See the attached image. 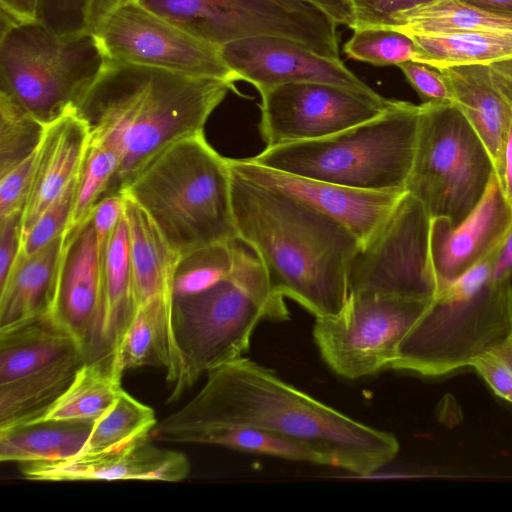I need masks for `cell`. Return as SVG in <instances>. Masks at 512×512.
<instances>
[{"label":"cell","instance_id":"cell-1","mask_svg":"<svg viewBox=\"0 0 512 512\" xmlns=\"http://www.w3.org/2000/svg\"><path fill=\"white\" fill-rule=\"evenodd\" d=\"M200 391L151 432L155 439L190 443L204 431L250 427L304 443L329 462L367 476L394 460L399 444L391 433L363 424L241 357L207 374Z\"/></svg>","mask_w":512,"mask_h":512},{"label":"cell","instance_id":"cell-2","mask_svg":"<svg viewBox=\"0 0 512 512\" xmlns=\"http://www.w3.org/2000/svg\"><path fill=\"white\" fill-rule=\"evenodd\" d=\"M234 82L106 59L74 106L89 143L113 150L119 167L103 197L122 194L132 179L175 142L203 133Z\"/></svg>","mask_w":512,"mask_h":512},{"label":"cell","instance_id":"cell-3","mask_svg":"<svg viewBox=\"0 0 512 512\" xmlns=\"http://www.w3.org/2000/svg\"><path fill=\"white\" fill-rule=\"evenodd\" d=\"M229 170L237 238L258 255L274 292L315 318L338 314L358 239L296 198Z\"/></svg>","mask_w":512,"mask_h":512},{"label":"cell","instance_id":"cell-4","mask_svg":"<svg viewBox=\"0 0 512 512\" xmlns=\"http://www.w3.org/2000/svg\"><path fill=\"white\" fill-rule=\"evenodd\" d=\"M122 194L149 214L181 257L237 238L227 158L210 146L204 133L167 147Z\"/></svg>","mask_w":512,"mask_h":512},{"label":"cell","instance_id":"cell-5","mask_svg":"<svg viewBox=\"0 0 512 512\" xmlns=\"http://www.w3.org/2000/svg\"><path fill=\"white\" fill-rule=\"evenodd\" d=\"M421 105L391 100L379 116L337 134L265 148L249 159L310 179L369 191L406 190Z\"/></svg>","mask_w":512,"mask_h":512},{"label":"cell","instance_id":"cell-6","mask_svg":"<svg viewBox=\"0 0 512 512\" xmlns=\"http://www.w3.org/2000/svg\"><path fill=\"white\" fill-rule=\"evenodd\" d=\"M105 61L90 33L59 35L38 21L2 18L1 89L44 125L76 105Z\"/></svg>","mask_w":512,"mask_h":512},{"label":"cell","instance_id":"cell-7","mask_svg":"<svg viewBox=\"0 0 512 512\" xmlns=\"http://www.w3.org/2000/svg\"><path fill=\"white\" fill-rule=\"evenodd\" d=\"M493 173L485 146L458 109L421 104L406 190L431 219L458 224L477 204Z\"/></svg>","mask_w":512,"mask_h":512},{"label":"cell","instance_id":"cell-8","mask_svg":"<svg viewBox=\"0 0 512 512\" xmlns=\"http://www.w3.org/2000/svg\"><path fill=\"white\" fill-rule=\"evenodd\" d=\"M288 318L283 297L261 294L230 277L202 293L173 298L172 327L183 369L181 395L201 375L243 357L262 320Z\"/></svg>","mask_w":512,"mask_h":512},{"label":"cell","instance_id":"cell-9","mask_svg":"<svg viewBox=\"0 0 512 512\" xmlns=\"http://www.w3.org/2000/svg\"><path fill=\"white\" fill-rule=\"evenodd\" d=\"M188 34L221 46L251 37L288 38L340 59L337 22L311 0H138Z\"/></svg>","mask_w":512,"mask_h":512},{"label":"cell","instance_id":"cell-10","mask_svg":"<svg viewBox=\"0 0 512 512\" xmlns=\"http://www.w3.org/2000/svg\"><path fill=\"white\" fill-rule=\"evenodd\" d=\"M433 305L376 292L349 293L336 315L316 318L313 338L339 376L358 379L391 368L404 337Z\"/></svg>","mask_w":512,"mask_h":512},{"label":"cell","instance_id":"cell-11","mask_svg":"<svg viewBox=\"0 0 512 512\" xmlns=\"http://www.w3.org/2000/svg\"><path fill=\"white\" fill-rule=\"evenodd\" d=\"M90 34L106 59L238 81L218 47L188 34L138 0H103L94 13Z\"/></svg>","mask_w":512,"mask_h":512},{"label":"cell","instance_id":"cell-12","mask_svg":"<svg viewBox=\"0 0 512 512\" xmlns=\"http://www.w3.org/2000/svg\"><path fill=\"white\" fill-rule=\"evenodd\" d=\"M437 286L431 218L407 191L375 236L355 253L348 272L349 293L434 300Z\"/></svg>","mask_w":512,"mask_h":512},{"label":"cell","instance_id":"cell-13","mask_svg":"<svg viewBox=\"0 0 512 512\" xmlns=\"http://www.w3.org/2000/svg\"><path fill=\"white\" fill-rule=\"evenodd\" d=\"M259 130L265 148L325 138L382 114L378 93L319 82H295L260 93Z\"/></svg>","mask_w":512,"mask_h":512},{"label":"cell","instance_id":"cell-14","mask_svg":"<svg viewBox=\"0 0 512 512\" xmlns=\"http://www.w3.org/2000/svg\"><path fill=\"white\" fill-rule=\"evenodd\" d=\"M104 262L92 217L64 232L47 317L76 342L88 360L106 354L101 344Z\"/></svg>","mask_w":512,"mask_h":512},{"label":"cell","instance_id":"cell-15","mask_svg":"<svg viewBox=\"0 0 512 512\" xmlns=\"http://www.w3.org/2000/svg\"><path fill=\"white\" fill-rule=\"evenodd\" d=\"M231 170L305 203L349 230L365 245L387 221L407 190L369 191L271 169L249 158H227Z\"/></svg>","mask_w":512,"mask_h":512},{"label":"cell","instance_id":"cell-16","mask_svg":"<svg viewBox=\"0 0 512 512\" xmlns=\"http://www.w3.org/2000/svg\"><path fill=\"white\" fill-rule=\"evenodd\" d=\"M238 81L252 84L259 93L295 82H319L364 92H374L343 62L317 54L297 41L277 36H257L219 48Z\"/></svg>","mask_w":512,"mask_h":512},{"label":"cell","instance_id":"cell-17","mask_svg":"<svg viewBox=\"0 0 512 512\" xmlns=\"http://www.w3.org/2000/svg\"><path fill=\"white\" fill-rule=\"evenodd\" d=\"M20 472L28 480L42 482H179L188 476L190 463L183 453L154 445L148 435L98 454H79L58 461L23 463L20 464Z\"/></svg>","mask_w":512,"mask_h":512},{"label":"cell","instance_id":"cell-18","mask_svg":"<svg viewBox=\"0 0 512 512\" xmlns=\"http://www.w3.org/2000/svg\"><path fill=\"white\" fill-rule=\"evenodd\" d=\"M511 231L512 210L494 172L477 204L458 224L431 219V257L437 283L455 278L503 246Z\"/></svg>","mask_w":512,"mask_h":512},{"label":"cell","instance_id":"cell-19","mask_svg":"<svg viewBox=\"0 0 512 512\" xmlns=\"http://www.w3.org/2000/svg\"><path fill=\"white\" fill-rule=\"evenodd\" d=\"M88 145V129L74 107L45 126L22 213V238L78 174Z\"/></svg>","mask_w":512,"mask_h":512},{"label":"cell","instance_id":"cell-20","mask_svg":"<svg viewBox=\"0 0 512 512\" xmlns=\"http://www.w3.org/2000/svg\"><path fill=\"white\" fill-rule=\"evenodd\" d=\"M439 70L451 93L453 106L485 146L500 182L512 123V106L495 87L489 65H462Z\"/></svg>","mask_w":512,"mask_h":512},{"label":"cell","instance_id":"cell-21","mask_svg":"<svg viewBox=\"0 0 512 512\" xmlns=\"http://www.w3.org/2000/svg\"><path fill=\"white\" fill-rule=\"evenodd\" d=\"M64 233L27 258H18L0 286V333L47 316Z\"/></svg>","mask_w":512,"mask_h":512},{"label":"cell","instance_id":"cell-22","mask_svg":"<svg viewBox=\"0 0 512 512\" xmlns=\"http://www.w3.org/2000/svg\"><path fill=\"white\" fill-rule=\"evenodd\" d=\"M125 195L136 309L156 298L173 299V280L181 259L149 214Z\"/></svg>","mask_w":512,"mask_h":512},{"label":"cell","instance_id":"cell-23","mask_svg":"<svg viewBox=\"0 0 512 512\" xmlns=\"http://www.w3.org/2000/svg\"><path fill=\"white\" fill-rule=\"evenodd\" d=\"M88 360L82 352L19 379L0 384V430L40 419Z\"/></svg>","mask_w":512,"mask_h":512},{"label":"cell","instance_id":"cell-24","mask_svg":"<svg viewBox=\"0 0 512 512\" xmlns=\"http://www.w3.org/2000/svg\"><path fill=\"white\" fill-rule=\"evenodd\" d=\"M94 420H41L0 430V460L18 464L78 455Z\"/></svg>","mask_w":512,"mask_h":512},{"label":"cell","instance_id":"cell-25","mask_svg":"<svg viewBox=\"0 0 512 512\" xmlns=\"http://www.w3.org/2000/svg\"><path fill=\"white\" fill-rule=\"evenodd\" d=\"M75 352L82 351L47 316L0 333V384L39 371Z\"/></svg>","mask_w":512,"mask_h":512},{"label":"cell","instance_id":"cell-26","mask_svg":"<svg viewBox=\"0 0 512 512\" xmlns=\"http://www.w3.org/2000/svg\"><path fill=\"white\" fill-rule=\"evenodd\" d=\"M135 313L133 272L125 215L110 239L104 262L101 344L104 353L118 345Z\"/></svg>","mask_w":512,"mask_h":512},{"label":"cell","instance_id":"cell-27","mask_svg":"<svg viewBox=\"0 0 512 512\" xmlns=\"http://www.w3.org/2000/svg\"><path fill=\"white\" fill-rule=\"evenodd\" d=\"M113 369L112 353L86 360L73 381L54 404L36 420H96L123 390Z\"/></svg>","mask_w":512,"mask_h":512},{"label":"cell","instance_id":"cell-28","mask_svg":"<svg viewBox=\"0 0 512 512\" xmlns=\"http://www.w3.org/2000/svg\"><path fill=\"white\" fill-rule=\"evenodd\" d=\"M411 37L417 50L413 61L437 69L489 65L512 57V32L466 31Z\"/></svg>","mask_w":512,"mask_h":512},{"label":"cell","instance_id":"cell-29","mask_svg":"<svg viewBox=\"0 0 512 512\" xmlns=\"http://www.w3.org/2000/svg\"><path fill=\"white\" fill-rule=\"evenodd\" d=\"M391 28L409 36L466 31L512 32V16L487 12L460 0H437L398 13Z\"/></svg>","mask_w":512,"mask_h":512},{"label":"cell","instance_id":"cell-30","mask_svg":"<svg viewBox=\"0 0 512 512\" xmlns=\"http://www.w3.org/2000/svg\"><path fill=\"white\" fill-rule=\"evenodd\" d=\"M157 422L151 407L122 390L114 404L94 421L93 428L79 454L106 452L148 436Z\"/></svg>","mask_w":512,"mask_h":512},{"label":"cell","instance_id":"cell-31","mask_svg":"<svg viewBox=\"0 0 512 512\" xmlns=\"http://www.w3.org/2000/svg\"><path fill=\"white\" fill-rule=\"evenodd\" d=\"M190 444L217 445L282 459L329 465L312 447L289 437L250 427H225L201 432Z\"/></svg>","mask_w":512,"mask_h":512},{"label":"cell","instance_id":"cell-32","mask_svg":"<svg viewBox=\"0 0 512 512\" xmlns=\"http://www.w3.org/2000/svg\"><path fill=\"white\" fill-rule=\"evenodd\" d=\"M119 167L117 154L104 145L90 144L85 153L76 185L70 219L64 232L87 222L103 198Z\"/></svg>","mask_w":512,"mask_h":512},{"label":"cell","instance_id":"cell-33","mask_svg":"<svg viewBox=\"0 0 512 512\" xmlns=\"http://www.w3.org/2000/svg\"><path fill=\"white\" fill-rule=\"evenodd\" d=\"M45 126L12 95L0 89V174L36 150Z\"/></svg>","mask_w":512,"mask_h":512},{"label":"cell","instance_id":"cell-34","mask_svg":"<svg viewBox=\"0 0 512 512\" xmlns=\"http://www.w3.org/2000/svg\"><path fill=\"white\" fill-rule=\"evenodd\" d=\"M230 242L207 245L182 256L174 275L173 298L202 293L228 279L232 270Z\"/></svg>","mask_w":512,"mask_h":512},{"label":"cell","instance_id":"cell-35","mask_svg":"<svg viewBox=\"0 0 512 512\" xmlns=\"http://www.w3.org/2000/svg\"><path fill=\"white\" fill-rule=\"evenodd\" d=\"M344 52L349 58L376 66H398L413 61L417 50L409 35L392 28L364 27L354 29Z\"/></svg>","mask_w":512,"mask_h":512},{"label":"cell","instance_id":"cell-36","mask_svg":"<svg viewBox=\"0 0 512 512\" xmlns=\"http://www.w3.org/2000/svg\"><path fill=\"white\" fill-rule=\"evenodd\" d=\"M78 175L79 172L23 236L18 258L33 255L64 233L70 219Z\"/></svg>","mask_w":512,"mask_h":512},{"label":"cell","instance_id":"cell-37","mask_svg":"<svg viewBox=\"0 0 512 512\" xmlns=\"http://www.w3.org/2000/svg\"><path fill=\"white\" fill-rule=\"evenodd\" d=\"M502 247L493 250L455 278L439 283L433 306L455 309L472 302L488 286Z\"/></svg>","mask_w":512,"mask_h":512},{"label":"cell","instance_id":"cell-38","mask_svg":"<svg viewBox=\"0 0 512 512\" xmlns=\"http://www.w3.org/2000/svg\"><path fill=\"white\" fill-rule=\"evenodd\" d=\"M103 0H39L37 21L59 35L90 33Z\"/></svg>","mask_w":512,"mask_h":512},{"label":"cell","instance_id":"cell-39","mask_svg":"<svg viewBox=\"0 0 512 512\" xmlns=\"http://www.w3.org/2000/svg\"><path fill=\"white\" fill-rule=\"evenodd\" d=\"M35 157L36 150L23 161L0 174V219L23 212L30 192Z\"/></svg>","mask_w":512,"mask_h":512},{"label":"cell","instance_id":"cell-40","mask_svg":"<svg viewBox=\"0 0 512 512\" xmlns=\"http://www.w3.org/2000/svg\"><path fill=\"white\" fill-rule=\"evenodd\" d=\"M437 0H350L354 15L352 29L393 26L395 16Z\"/></svg>","mask_w":512,"mask_h":512},{"label":"cell","instance_id":"cell-41","mask_svg":"<svg viewBox=\"0 0 512 512\" xmlns=\"http://www.w3.org/2000/svg\"><path fill=\"white\" fill-rule=\"evenodd\" d=\"M398 67L423 103L453 105L451 93L439 69L412 60L403 62Z\"/></svg>","mask_w":512,"mask_h":512},{"label":"cell","instance_id":"cell-42","mask_svg":"<svg viewBox=\"0 0 512 512\" xmlns=\"http://www.w3.org/2000/svg\"><path fill=\"white\" fill-rule=\"evenodd\" d=\"M472 366L501 398L512 403L511 356L498 350H488L472 359Z\"/></svg>","mask_w":512,"mask_h":512},{"label":"cell","instance_id":"cell-43","mask_svg":"<svg viewBox=\"0 0 512 512\" xmlns=\"http://www.w3.org/2000/svg\"><path fill=\"white\" fill-rule=\"evenodd\" d=\"M125 212V195L103 197L92 214L100 254L105 260L112 234Z\"/></svg>","mask_w":512,"mask_h":512},{"label":"cell","instance_id":"cell-44","mask_svg":"<svg viewBox=\"0 0 512 512\" xmlns=\"http://www.w3.org/2000/svg\"><path fill=\"white\" fill-rule=\"evenodd\" d=\"M22 213L0 219V286L6 281L20 254Z\"/></svg>","mask_w":512,"mask_h":512},{"label":"cell","instance_id":"cell-45","mask_svg":"<svg viewBox=\"0 0 512 512\" xmlns=\"http://www.w3.org/2000/svg\"><path fill=\"white\" fill-rule=\"evenodd\" d=\"M2 18L11 22L37 21L39 0H0Z\"/></svg>","mask_w":512,"mask_h":512},{"label":"cell","instance_id":"cell-46","mask_svg":"<svg viewBox=\"0 0 512 512\" xmlns=\"http://www.w3.org/2000/svg\"><path fill=\"white\" fill-rule=\"evenodd\" d=\"M512 277V231L506 238L494 264L488 286L497 288Z\"/></svg>","mask_w":512,"mask_h":512},{"label":"cell","instance_id":"cell-47","mask_svg":"<svg viewBox=\"0 0 512 512\" xmlns=\"http://www.w3.org/2000/svg\"><path fill=\"white\" fill-rule=\"evenodd\" d=\"M492 81L512 106V57L489 64Z\"/></svg>","mask_w":512,"mask_h":512},{"label":"cell","instance_id":"cell-48","mask_svg":"<svg viewBox=\"0 0 512 512\" xmlns=\"http://www.w3.org/2000/svg\"><path fill=\"white\" fill-rule=\"evenodd\" d=\"M328 12L337 24L347 25L352 29L354 15L350 0H311Z\"/></svg>","mask_w":512,"mask_h":512},{"label":"cell","instance_id":"cell-49","mask_svg":"<svg viewBox=\"0 0 512 512\" xmlns=\"http://www.w3.org/2000/svg\"><path fill=\"white\" fill-rule=\"evenodd\" d=\"M500 184L504 197L512 210V123L505 146L503 175Z\"/></svg>","mask_w":512,"mask_h":512},{"label":"cell","instance_id":"cell-50","mask_svg":"<svg viewBox=\"0 0 512 512\" xmlns=\"http://www.w3.org/2000/svg\"><path fill=\"white\" fill-rule=\"evenodd\" d=\"M481 10L512 16V0H460Z\"/></svg>","mask_w":512,"mask_h":512},{"label":"cell","instance_id":"cell-51","mask_svg":"<svg viewBox=\"0 0 512 512\" xmlns=\"http://www.w3.org/2000/svg\"><path fill=\"white\" fill-rule=\"evenodd\" d=\"M120 1H127V0H120Z\"/></svg>","mask_w":512,"mask_h":512},{"label":"cell","instance_id":"cell-52","mask_svg":"<svg viewBox=\"0 0 512 512\" xmlns=\"http://www.w3.org/2000/svg\"><path fill=\"white\" fill-rule=\"evenodd\" d=\"M511 360H512V356H511Z\"/></svg>","mask_w":512,"mask_h":512}]
</instances>
